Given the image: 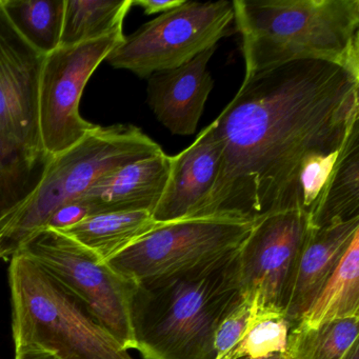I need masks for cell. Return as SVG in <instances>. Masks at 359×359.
<instances>
[{"label":"cell","instance_id":"29","mask_svg":"<svg viewBox=\"0 0 359 359\" xmlns=\"http://www.w3.org/2000/svg\"><path fill=\"white\" fill-rule=\"evenodd\" d=\"M262 359H287L285 354H274L271 355V356L266 357V358Z\"/></svg>","mask_w":359,"mask_h":359},{"label":"cell","instance_id":"27","mask_svg":"<svg viewBox=\"0 0 359 359\" xmlns=\"http://www.w3.org/2000/svg\"><path fill=\"white\" fill-rule=\"evenodd\" d=\"M15 359H58L55 355L35 346H20L15 348Z\"/></svg>","mask_w":359,"mask_h":359},{"label":"cell","instance_id":"3","mask_svg":"<svg viewBox=\"0 0 359 359\" xmlns=\"http://www.w3.org/2000/svg\"><path fill=\"white\" fill-rule=\"evenodd\" d=\"M245 75L296 60L359 76V0H233Z\"/></svg>","mask_w":359,"mask_h":359},{"label":"cell","instance_id":"10","mask_svg":"<svg viewBox=\"0 0 359 359\" xmlns=\"http://www.w3.org/2000/svg\"><path fill=\"white\" fill-rule=\"evenodd\" d=\"M123 39V30L115 31L45 56L39 81V128L50 157L72 148L97 127L79 113L81 95L97 67Z\"/></svg>","mask_w":359,"mask_h":359},{"label":"cell","instance_id":"21","mask_svg":"<svg viewBox=\"0 0 359 359\" xmlns=\"http://www.w3.org/2000/svg\"><path fill=\"white\" fill-rule=\"evenodd\" d=\"M359 316L338 319L316 327L297 323L287 336V359H344L358 341Z\"/></svg>","mask_w":359,"mask_h":359},{"label":"cell","instance_id":"15","mask_svg":"<svg viewBox=\"0 0 359 359\" xmlns=\"http://www.w3.org/2000/svg\"><path fill=\"white\" fill-rule=\"evenodd\" d=\"M357 234L359 217L325 228L311 226L283 310L285 318L291 325L297 323L310 308Z\"/></svg>","mask_w":359,"mask_h":359},{"label":"cell","instance_id":"26","mask_svg":"<svg viewBox=\"0 0 359 359\" xmlns=\"http://www.w3.org/2000/svg\"><path fill=\"white\" fill-rule=\"evenodd\" d=\"M186 0H132V6L144 10L147 15L165 13L182 6Z\"/></svg>","mask_w":359,"mask_h":359},{"label":"cell","instance_id":"24","mask_svg":"<svg viewBox=\"0 0 359 359\" xmlns=\"http://www.w3.org/2000/svg\"><path fill=\"white\" fill-rule=\"evenodd\" d=\"M32 192L16 175L0 148V222L25 203Z\"/></svg>","mask_w":359,"mask_h":359},{"label":"cell","instance_id":"13","mask_svg":"<svg viewBox=\"0 0 359 359\" xmlns=\"http://www.w3.org/2000/svg\"><path fill=\"white\" fill-rule=\"evenodd\" d=\"M222 148L212 125L176 156H171L169 177L152 212L158 224L190 219L207 199L219 172Z\"/></svg>","mask_w":359,"mask_h":359},{"label":"cell","instance_id":"4","mask_svg":"<svg viewBox=\"0 0 359 359\" xmlns=\"http://www.w3.org/2000/svg\"><path fill=\"white\" fill-rule=\"evenodd\" d=\"M9 283L15 348L35 346L58 359H133L83 300L20 252L10 258Z\"/></svg>","mask_w":359,"mask_h":359},{"label":"cell","instance_id":"30","mask_svg":"<svg viewBox=\"0 0 359 359\" xmlns=\"http://www.w3.org/2000/svg\"><path fill=\"white\" fill-rule=\"evenodd\" d=\"M239 359H249V358H239Z\"/></svg>","mask_w":359,"mask_h":359},{"label":"cell","instance_id":"12","mask_svg":"<svg viewBox=\"0 0 359 359\" xmlns=\"http://www.w3.org/2000/svg\"><path fill=\"white\" fill-rule=\"evenodd\" d=\"M216 48L205 50L182 66L149 77L148 104L174 135H193L214 88L208 65Z\"/></svg>","mask_w":359,"mask_h":359},{"label":"cell","instance_id":"16","mask_svg":"<svg viewBox=\"0 0 359 359\" xmlns=\"http://www.w3.org/2000/svg\"><path fill=\"white\" fill-rule=\"evenodd\" d=\"M309 217L316 229L359 217V123L353 127Z\"/></svg>","mask_w":359,"mask_h":359},{"label":"cell","instance_id":"14","mask_svg":"<svg viewBox=\"0 0 359 359\" xmlns=\"http://www.w3.org/2000/svg\"><path fill=\"white\" fill-rule=\"evenodd\" d=\"M170 165L171 156L163 151L106 174L77 199L90 215L112 212L152 214L167 184Z\"/></svg>","mask_w":359,"mask_h":359},{"label":"cell","instance_id":"28","mask_svg":"<svg viewBox=\"0 0 359 359\" xmlns=\"http://www.w3.org/2000/svg\"><path fill=\"white\" fill-rule=\"evenodd\" d=\"M344 359H359V342H355L353 344L352 348L348 350V352L346 353V356L344 357Z\"/></svg>","mask_w":359,"mask_h":359},{"label":"cell","instance_id":"9","mask_svg":"<svg viewBox=\"0 0 359 359\" xmlns=\"http://www.w3.org/2000/svg\"><path fill=\"white\" fill-rule=\"evenodd\" d=\"M254 222L207 217L163 224L106 262L133 283L170 276L237 251Z\"/></svg>","mask_w":359,"mask_h":359},{"label":"cell","instance_id":"5","mask_svg":"<svg viewBox=\"0 0 359 359\" xmlns=\"http://www.w3.org/2000/svg\"><path fill=\"white\" fill-rule=\"evenodd\" d=\"M161 152L135 126H97L72 148L52 157L32 195L0 222V259H10L47 226L60 205L81 197L102 176Z\"/></svg>","mask_w":359,"mask_h":359},{"label":"cell","instance_id":"1","mask_svg":"<svg viewBox=\"0 0 359 359\" xmlns=\"http://www.w3.org/2000/svg\"><path fill=\"white\" fill-rule=\"evenodd\" d=\"M358 93L359 76L325 60L245 76L211 123L222 148L219 172L192 218L256 222L290 210L310 215L359 123Z\"/></svg>","mask_w":359,"mask_h":359},{"label":"cell","instance_id":"22","mask_svg":"<svg viewBox=\"0 0 359 359\" xmlns=\"http://www.w3.org/2000/svg\"><path fill=\"white\" fill-rule=\"evenodd\" d=\"M291 323L277 313H257L243 339L224 359H262L285 354Z\"/></svg>","mask_w":359,"mask_h":359},{"label":"cell","instance_id":"20","mask_svg":"<svg viewBox=\"0 0 359 359\" xmlns=\"http://www.w3.org/2000/svg\"><path fill=\"white\" fill-rule=\"evenodd\" d=\"M132 0H66L60 47L95 41L123 30Z\"/></svg>","mask_w":359,"mask_h":359},{"label":"cell","instance_id":"8","mask_svg":"<svg viewBox=\"0 0 359 359\" xmlns=\"http://www.w3.org/2000/svg\"><path fill=\"white\" fill-rule=\"evenodd\" d=\"M79 299L126 348H135L130 302L134 283L60 231L45 228L20 248Z\"/></svg>","mask_w":359,"mask_h":359},{"label":"cell","instance_id":"6","mask_svg":"<svg viewBox=\"0 0 359 359\" xmlns=\"http://www.w3.org/2000/svg\"><path fill=\"white\" fill-rule=\"evenodd\" d=\"M45 55L13 28L0 7V148L34 192L52 157L39 128V81Z\"/></svg>","mask_w":359,"mask_h":359},{"label":"cell","instance_id":"19","mask_svg":"<svg viewBox=\"0 0 359 359\" xmlns=\"http://www.w3.org/2000/svg\"><path fill=\"white\" fill-rule=\"evenodd\" d=\"M66 0H0L18 34L43 55L60 47Z\"/></svg>","mask_w":359,"mask_h":359},{"label":"cell","instance_id":"7","mask_svg":"<svg viewBox=\"0 0 359 359\" xmlns=\"http://www.w3.org/2000/svg\"><path fill=\"white\" fill-rule=\"evenodd\" d=\"M234 22L232 1H184L182 6L147 22L107 56L115 69L140 79L175 69L205 50L217 47Z\"/></svg>","mask_w":359,"mask_h":359},{"label":"cell","instance_id":"2","mask_svg":"<svg viewBox=\"0 0 359 359\" xmlns=\"http://www.w3.org/2000/svg\"><path fill=\"white\" fill-rule=\"evenodd\" d=\"M237 251L184 272L134 283L130 315L135 348L144 359H215L218 325L243 299Z\"/></svg>","mask_w":359,"mask_h":359},{"label":"cell","instance_id":"11","mask_svg":"<svg viewBox=\"0 0 359 359\" xmlns=\"http://www.w3.org/2000/svg\"><path fill=\"white\" fill-rule=\"evenodd\" d=\"M310 229L306 212H275L256 220L239 247L237 276L241 296L253 300L262 312L283 315Z\"/></svg>","mask_w":359,"mask_h":359},{"label":"cell","instance_id":"17","mask_svg":"<svg viewBox=\"0 0 359 359\" xmlns=\"http://www.w3.org/2000/svg\"><path fill=\"white\" fill-rule=\"evenodd\" d=\"M161 224L149 212H112L88 216L60 232L107 262Z\"/></svg>","mask_w":359,"mask_h":359},{"label":"cell","instance_id":"23","mask_svg":"<svg viewBox=\"0 0 359 359\" xmlns=\"http://www.w3.org/2000/svg\"><path fill=\"white\" fill-rule=\"evenodd\" d=\"M259 311L253 300L243 297L239 304L224 315L214 336L215 359H224L232 352Z\"/></svg>","mask_w":359,"mask_h":359},{"label":"cell","instance_id":"25","mask_svg":"<svg viewBox=\"0 0 359 359\" xmlns=\"http://www.w3.org/2000/svg\"><path fill=\"white\" fill-rule=\"evenodd\" d=\"M90 216L87 207L79 199L69 201L60 205L50 218L46 228L64 231Z\"/></svg>","mask_w":359,"mask_h":359},{"label":"cell","instance_id":"18","mask_svg":"<svg viewBox=\"0 0 359 359\" xmlns=\"http://www.w3.org/2000/svg\"><path fill=\"white\" fill-rule=\"evenodd\" d=\"M359 316V234L320 293L298 323L316 327L330 321Z\"/></svg>","mask_w":359,"mask_h":359}]
</instances>
